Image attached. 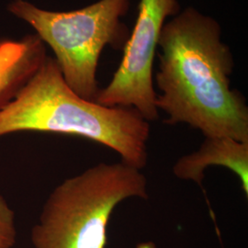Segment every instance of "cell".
<instances>
[{
	"mask_svg": "<svg viewBox=\"0 0 248 248\" xmlns=\"http://www.w3.org/2000/svg\"><path fill=\"white\" fill-rule=\"evenodd\" d=\"M180 11L178 0H140L123 59L96 102L106 107L132 108L147 122L159 118L154 83V64L166 22Z\"/></svg>",
	"mask_w": 248,
	"mask_h": 248,
	"instance_id": "obj_5",
	"label": "cell"
},
{
	"mask_svg": "<svg viewBox=\"0 0 248 248\" xmlns=\"http://www.w3.org/2000/svg\"><path fill=\"white\" fill-rule=\"evenodd\" d=\"M18 132L84 137L115 151L123 162L141 170L148 161L149 122L132 108L103 106L81 98L50 56L0 109V137Z\"/></svg>",
	"mask_w": 248,
	"mask_h": 248,
	"instance_id": "obj_2",
	"label": "cell"
},
{
	"mask_svg": "<svg viewBox=\"0 0 248 248\" xmlns=\"http://www.w3.org/2000/svg\"><path fill=\"white\" fill-rule=\"evenodd\" d=\"M222 36L216 18L191 6L169 18L158 45L156 107L167 124L248 142V104L231 88L234 60Z\"/></svg>",
	"mask_w": 248,
	"mask_h": 248,
	"instance_id": "obj_1",
	"label": "cell"
},
{
	"mask_svg": "<svg viewBox=\"0 0 248 248\" xmlns=\"http://www.w3.org/2000/svg\"><path fill=\"white\" fill-rule=\"evenodd\" d=\"M47 56L46 45L36 34L0 41V109L15 98Z\"/></svg>",
	"mask_w": 248,
	"mask_h": 248,
	"instance_id": "obj_7",
	"label": "cell"
},
{
	"mask_svg": "<svg viewBox=\"0 0 248 248\" xmlns=\"http://www.w3.org/2000/svg\"><path fill=\"white\" fill-rule=\"evenodd\" d=\"M218 166L230 169L239 177L243 191L248 195V142H240L226 136L205 137L198 150L177 160L174 175L182 180L202 184L204 171Z\"/></svg>",
	"mask_w": 248,
	"mask_h": 248,
	"instance_id": "obj_6",
	"label": "cell"
},
{
	"mask_svg": "<svg viewBox=\"0 0 248 248\" xmlns=\"http://www.w3.org/2000/svg\"><path fill=\"white\" fill-rule=\"evenodd\" d=\"M17 242L15 213L0 195V248H12Z\"/></svg>",
	"mask_w": 248,
	"mask_h": 248,
	"instance_id": "obj_8",
	"label": "cell"
},
{
	"mask_svg": "<svg viewBox=\"0 0 248 248\" xmlns=\"http://www.w3.org/2000/svg\"><path fill=\"white\" fill-rule=\"evenodd\" d=\"M132 0H98L81 9L53 11L27 0H12L9 14L35 31L54 53L69 88L81 98L95 101L98 62L107 46L124 48L129 32L123 22Z\"/></svg>",
	"mask_w": 248,
	"mask_h": 248,
	"instance_id": "obj_4",
	"label": "cell"
},
{
	"mask_svg": "<svg viewBox=\"0 0 248 248\" xmlns=\"http://www.w3.org/2000/svg\"><path fill=\"white\" fill-rule=\"evenodd\" d=\"M130 198H148L142 170L123 161L99 163L53 189L31 230V243L34 248H106L109 218Z\"/></svg>",
	"mask_w": 248,
	"mask_h": 248,
	"instance_id": "obj_3",
	"label": "cell"
}]
</instances>
